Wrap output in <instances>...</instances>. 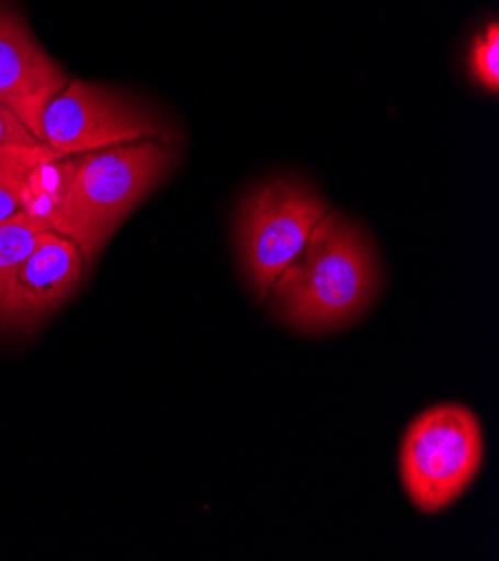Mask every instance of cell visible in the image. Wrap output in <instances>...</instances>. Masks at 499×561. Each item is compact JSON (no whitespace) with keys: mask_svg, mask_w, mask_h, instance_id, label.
Returning <instances> with one entry per match:
<instances>
[{"mask_svg":"<svg viewBox=\"0 0 499 561\" xmlns=\"http://www.w3.org/2000/svg\"><path fill=\"white\" fill-rule=\"evenodd\" d=\"M178 161V150L157 139L77 154L72 178V231L86 266L117 233L124 219L159 186Z\"/></svg>","mask_w":499,"mask_h":561,"instance_id":"2","label":"cell"},{"mask_svg":"<svg viewBox=\"0 0 499 561\" xmlns=\"http://www.w3.org/2000/svg\"><path fill=\"white\" fill-rule=\"evenodd\" d=\"M327 202L305 182L279 178L249 193L240 208L238 244L253 294L264 300L285 268L305 251Z\"/></svg>","mask_w":499,"mask_h":561,"instance_id":"4","label":"cell"},{"mask_svg":"<svg viewBox=\"0 0 499 561\" xmlns=\"http://www.w3.org/2000/svg\"><path fill=\"white\" fill-rule=\"evenodd\" d=\"M83 273L79 247L70 238L47 233L0 291V329H34L77 294Z\"/></svg>","mask_w":499,"mask_h":561,"instance_id":"6","label":"cell"},{"mask_svg":"<svg viewBox=\"0 0 499 561\" xmlns=\"http://www.w3.org/2000/svg\"><path fill=\"white\" fill-rule=\"evenodd\" d=\"M59 159L16 115L0 105V188L19 197L25 175L34 165Z\"/></svg>","mask_w":499,"mask_h":561,"instance_id":"9","label":"cell"},{"mask_svg":"<svg viewBox=\"0 0 499 561\" xmlns=\"http://www.w3.org/2000/svg\"><path fill=\"white\" fill-rule=\"evenodd\" d=\"M47 229L30 219L25 213H14L0 219V291L10 283L21 262L47 238Z\"/></svg>","mask_w":499,"mask_h":561,"instance_id":"10","label":"cell"},{"mask_svg":"<svg viewBox=\"0 0 499 561\" xmlns=\"http://www.w3.org/2000/svg\"><path fill=\"white\" fill-rule=\"evenodd\" d=\"M21 210V202L14 193L0 188V219H8Z\"/></svg>","mask_w":499,"mask_h":561,"instance_id":"12","label":"cell"},{"mask_svg":"<svg viewBox=\"0 0 499 561\" xmlns=\"http://www.w3.org/2000/svg\"><path fill=\"white\" fill-rule=\"evenodd\" d=\"M161 124L131 96L97 83L70 79L41 117V139L59 157L157 139Z\"/></svg>","mask_w":499,"mask_h":561,"instance_id":"5","label":"cell"},{"mask_svg":"<svg viewBox=\"0 0 499 561\" xmlns=\"http://www.w3.org/2000/svg\"><path fill=\"white\" fill-rule=\"evenodd\" d=\"M381 291L370 238L339 213H327L305 251L271 287V307L305 333H325L359 318Z\"/></svg>","mask_w":499,"mask_h":561,"instance_id":"1","label":"cell"},{"mask_svg":"<svg viewBox=\"0 0 499 561\" xmlns=\"http://www.w3.org/2000/svg\"><path fill=\"white\" fill-rule=\"evenodd\" d=\"M484 463V432L473 410L443 403L417 416L401 443L404 488L426 515L441 513L475 481Z\"/></svg>","mask_w":499,"mask_h":561,"instance_id":"3","label":"cell"},{"mask_svg":"<svg viewBox=\"0 0 499 561\" xmlns=\"http://www.w3.org/2000/svg\"><path fill=\"white\" fill-rule=\"evenodd\" d=\"M66 70L30 32L10 0H0V105L41 139L45 105L68 85Z\"/></svg>","mask_w":499,"mask_h":561,"instance_id":"7","label":"cell"},{"mask_svg":"<svg viewBox=\"0 0 499 561\" xmlns=\"http://www.w3.org/2000/svg\"><path fill=\"white\" fill-rule=\"evenodd\" d=\"M75 157H59L34 165L25 175L19 202L21 213L41 224L43 229L70 238L72 231V178Z\"/></svg>","mask_w":499,"mask_h":561,"instance_id":"8","label":"cell"},{"mask_svg":"<svg viewBox=\"0 0 499 561\" xmlns=\"http://www.w3.org/2000/svg\"><path fill=\"white\" fill-rule=\"evenodd\" d=\"M468 68L475 81L490 94L499 92V25L488 23L470 43Z\"/></svg>","mask_w":499,"mask_h":561,"instance_id":"11","label":"cell"}]
</instances>
